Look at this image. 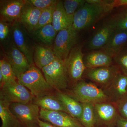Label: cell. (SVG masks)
I'll return each instance as SVG.
<instances>
[{
    "instance_id": "obj_20",
    "label": "cell",
    "mask_w": 127,
    "mask_h": 127,
    "mask_svg": "<svg viewBox=\"0 0 127 127\" xmlns=\"http://www.w3.org/2000/svg\"><path fill=\"white\" fill-rule=\"evenodd\" d=\"M58 32L52 24H49L36 29L32 34L36 40L42 43V45L51 47L54 44Z\"/></svg>"
},
{
    "instance_id": "obj_33",
    "label": "cell",
    "mask_w": 127,
    "mask_h": 127,
    "mask_svg": "<svg viewBox=\"0 0 127 127\" xmlns=\"http://www.w3.org/2000/svg\"><path fill=\"white\" fill-rule=\"evenodd\" d=\"M28 3L36 8L43 10L56 4L58 1L56 0H26Z\"/></svg>"
},
{
    "instance_id": "obj_37",
    "label": "cell",
    "mask_w": 127,
    "mask_h": 127,
    "mask_svg": "<svg viewBox=\"0 0 127 127\" xmlns=\"http://www.w3.org/2000/svg\"><path fill=\"white\" fill-rule=\"evenodd\" d=\"M118 127H127V119L120 118L117 121Z\"/></svg>"
},
{
    "instance_id": "obj_27",
    "label": "cell",
    "mask_w": 127,
    "mask_h": 127,
    "mask_svg": "<svg viewBox=\"0 0 127 127\" xmlns=\"http://www.w3.org/2000/svg\"><path fill=\"white\" fill-rule=\"evenodd\" d=\"M82 104V112L79 120L84 127H94L96 122L94 104L88 103Z\"/></svg>"
},
{
    "instance_id": "obj_19",
    "label": "cell",
    "mask_w": 127,
    "mask_h": 127,
    "mask_svg": "<svg viewBox=\"0 0 127 127\" xmlns=\"http://www.w3.org/2000/svg\"><path fill=\"white\" fill-rule=\"evenodd\" d=\"M97 120L103 123L111 122L117 117V111L115 107L111 103L105 102L94 104Z\"/></svg>"
},
{
    "instance_id": "obj_6",
    "label": "cell",
    "mask_w": 127,
    "mask_h": 127,
    "mask_svg": "<svg viewBox=\"0 0 127 127\" xmlns=\"http://www.w3.org/2000/svg\"><path fill=\"white\" fill-rule=\"evenodd\" d=\"M0 97L10 103L23 104L31 103L34 98L30 91L16 81L4 84L1 88Z\"/></svg>"
},
{
    "instance_id": "obj_24",
    "label": "cell",
    "mask_w": 127,
    "mask_h": 127,
    "mask_svg": "<svg viewBox=\"0 0 127 127\" xmlns=\"http://www.w3.org/2000/svg\"><path fill=\"white\" fill-rule=\"evenodd\" d=\"M118 7L104 23L114 30L127 31V6Z\"/></svg>"
},
{
    "instance_id": "obj_29",
    "label": "cell",
    "mask_w": 127,
    "mask_h": 127,
    "mask_svg": "<svg viewBox=\"0 0 127 127\" xmlns=\"http://www.w3.org/2000/svg\"><path fill=\"white\" fill-rule=\"evenodd\" d=\"M84 0H65L63 1L64 7L70 21L72 25L74 15L77 11L86 3Z\"/></svg>"
},
{
    "instance_id": "obj_17",
    "label": "cell",
    "mask_w": 127,
    "mask_h": 127,
    "mask_svg": "<svg viewBox=\"0 0 127 127\" xmlns=\"http://www.w3.org/2000/svg\"><path fill=\"white\" fill-rule=\"evenodd\" d=\"M114 31L104 23L89 40L87 44L88 49L92 51L102 49L107 43Z\"/></svg>"
},
{
    "instance_id": "obj_11",
    "label": "cell",
    "mask_w": 127,
    "mask_h": 127,
    "mask_svg": "<svg viewBox=\"0 0 127 127\" xmlns=\"http://www.w3.org/2000/svg\"><path fill=\"white\" fill-rule=\"evenodd\" d=\"M40 118L57 127H84L77 119L62 111H52L41 108Z\"/></svg>"
},
{
    "instance_id": "obj_16",
    "label": "cell",
    "mask_w": 127,
    "mask_h": 127,
    "mask_svg": "<svg viewBox=\"0 0 127 127\" xmlns=\"http://www.w3.org/2000/svg\"><path fill=\"white\" fill-rule=\"evenodd\" d=\"M127 45V31L114 30L106 45L101 50L114 58Z\"/></svg>"
},
{
    "instance_id": "obj_22",
    "label": "cell",
    "mask_w": 127,
    "mask_h": 127,
    "mask_svg": "<svg viewBox=\"0 0 127 127\" xmlns=\"http://www.w3.org/2000/svg\"><path fill=\"white\" fill-rule=\"evenodd\" d=\"M52 24L58 32L72 26L64 7L63 1L58 0L57 2Z\"/></svg>"
},
{
    "instance_id": "obj_4",
    "label": "cell",
    "mask_w": 127,
    "mask_h": 127,
    "mask_svg": "<svg viewBox=\"0 0 127 127\" xmlns=\"http://www.w3.org/2000/svg\"><path fill=\"white\" fill-rule=\"evenodd\" d=\"M75 98L81 103L93 104L105 102L108 98L106 93L95 84L84 81H79L74 89Z\"/></svg>"
},
{
    "instance_id": "obj_18",
    "label": "cell",
    "mask_w": 127,
    "mask_h": 127,
    "mask_svg": "<svg viewBox=\"0 0 127 127\" xmlns=\"http://www.w3.org/2000/svg\"><path fill=\"white\" fill-rule=\"evenodd\" d=\"M57 56L53 48L42 45L34 44L33 59L37 67L42 69L53 62Z\"/></svg>"
},
{
    "instance_id": "obj_28",
    "label": "cell",
    "mask_w": 127,
    "mask_h": 127,
    "mask_svg": "<svg viewBox=\"0 0 127 127\" xmlns=\"http://www.w3.org/2000/svg\"><path fill=\"white\" fill-rule=\"evenodd\" d=\"M0 71L2 73L3 80L0 84L1 88L5 83L16 81V77L11 66L5 58L0 61Z\"/></svg>"
},
{
    "instance_id": "obj_2",
    "label": "cell",
    "mask_w": 127,
    "mask_h": 127,
    "mask_svg": "<svg viewBox=\"0 0 127 127\" xmlns=\"http://www.w3.org/2000/svg\"><path fill=\"white\" fill-rule=\"evenodd\" d=\"M17 79L20 83L30 91L34 98L48 95L52 89L40 69L34 66L21 74Z\"/></svg>"
},
{
    "instance_id": "obj_14",
    "label": "cell",
    "mask_w": 127,
    "mask_h": 127,
    "mask_svg": "<svg viewBox=\"0 0 127 127\" xmlns=\"http://www.w3.org/2000/svg\"><path fill=\"white\" fill-rule=\"evenodd\" d=\"M42 11V10L36 8L26 1L18 22L27 31L32 33L37 27Z\"/></svg>"
},
{
    "instance_id": "obj_39",
    "label": "cell",
    "mask_w": 127,
    "mask_h": 127,
    "mask_svg": "<svg viewBox=\"0 0 127 127\" xmlns=\"http://www.w3.org/2000/svg\"></svg>"
},
{
    "instance_id": "obj_7",
    "label": "cell",
    "mask_w": 127,
    "mask_h": 127,
    "mask_svg": "<svg viewBox=\"0 0 127 127\" xmlns=\"http://www.w3.org/2000/svg\"><path fill=\"white\" fill-rule=\"evenodd\" d=\"M11 34L17 48L24 54L31 66H34V45L28 37L27 30L19 22L11 24Z\"/></svg>"
},
{
    "instance_id": "obj_36",
    "label": "cell",
    "mask_w": 127,
    "mask_h": 127,
    "mask_svg": "<svg viewBox=\"0 0 127 127\" xmlns=\"http://www.w3.org/2000/svg\"><path fill=\"white\" fill-rule=\"evenodd\" d=\"M113 5L114 8L116 7L127 6V0H115Z\"/></svg>"
},
{
    "instance_id": "obj_9",
    "label": "cell",
    "mask_w": 127,
    "mask_h": 127,
    "mask_svg": "<svg viewBox=\"0 0 127 127\" xmlns=\"http://www.w3.org/2000/svg\"><path fill=\"white\" fill-rule=\"evenodd\" d=\"M5 58L10 64L17 78L27 71L31 66L24 54L13 42L6 44Z\"/></svg>"
},
{
    "instance_id": "obj_15",
    "label": "cell",
    "mask_w": 127,
    "mask_h": 127,
    "mask_svg": "<svg viewBox=\"0 0 127 127\" xmlns=\"http://www.w3.org/2000/svg\"><path fill=\"white\" fill-rule=\"evenodd\" d=\"M113 58L103 50H95L84 55L83 61L86 68H98L112 65Z\"/></svg>"
},
{
    "instance_id": "obj_38",
    "label": "cell",
    "mask_w": 127,
    "mask_h": 127,
    "mask_svg": "<svg viewBox=\"0 0 127 127\" xmlns=\"http://www.w3.org/2000/svg\"><path fill=\"white\" fill-rule=\"evenodd\" d=\"M38 125L40 127H57L53 125L43 122L39 119L38 121Z\"/></svg>"
},
{
    "instance_id": "obj_35",
    "label": "cell",
    "mask_w": 127,
    "mask_h": 127,
    "mask_svg": "<svg viewBox=\"0 0 127 127\" xmlns=\"http://www.w3.org/2000/svg\"><path fill=\"white\" fill-rule=\"evenodd\" d=\"M88 3L101 6H112L113 7L114 0H86Z\"/></svg>"
},
{
    "instance_id": "obj_21",
    "label": "cell",
    "mask_w": 127,
    "mask_h": 127,
    "mask_svg": "<svg viewBox=\"0 0 127 127\" xmlns=\"http://www.w3.org/2000/svg\"><path fill=\"white\" fill-rule=\"evenodd\" d=\"M127 90V75L118 74L109 83L108 93L113 98L120 99L126 94Z\"/></svg>"
},
{
    "instance_id": "obj_34",
    "label": "cell",
    "mask_w": 127,
    "mask_h": 127,
    "mask_svg": "<svg viewBox=\"0 0 127 127\" xmlns=\"http://www.w3.org/2000/svg\"><path fill=\"white\" fill-rule=\"evenodd\" d=\"M118 107L119 112L123 118L127 119V98L121 99Z\"/></svg>"
},
{
    "instance_id": "obj_10",
    "label": "cell",
    "mask_w": 127,
    "mask_h": 127,
    "mask_svg": "<svg viewBox=\"0 0 127 127\" xmlns=\"http://www.w3.org/2000/svg\"><path fill=\"white\" fill-rule=\"evenodd\" d=\"M10 108L19 121L29 127L38 123L40 117L39 107L33 103L27 104L12 103H10Z\"/></svg>"
},
{
    "instance_id": "obj_12",
    "label": "cell",
    "mask_w": 127,
    "mask_h": 127,
    "mask_svg": "<svg viewBox=\"0 0 127 127\" xmlns=\"http://www.w3.org/2000/svg\"><path fill=\"white\" fill-rule=\"evenodd\" d=\"M25 0H0V20L10 24L19 21Z\"/></svg>"
},
{
    "instance_id": "obj_8",
    "label": "cell",
    "mask_w": 127,
    "mask_h": 127,
    "mask_svg": "<svg viewBox=\"0 0 127 127\" xmlns=\"http://www.w3.org/2000/svg\"><path fill=\"white\" fill-rule=\"evenodd\" d=\"M84 53L82 46L75 45L65 60L69 79L73 82H77L81 79L86 68L83 61Z\"/></svg>"
},
{
    "instance_id": "obj_32",
    "label": "cell",
    "mask_w": 127,
    "mask_h": 127,
    "mask_svg": "<svg viewBox=\"0 0 127 127\" xmlns=\"http://www.w3.org/2000/svg\"><path fill=\"white\" fill-rule=\"evenodd\" d=\"M10 33H11V25L0 20V40L1 43L6 44L8 41Z\"/></svg>"
},
{
    "instance_id": "obj_5",
    "label": "cell",
    "mask_w": 127,
    "mask_h": 127,
    "mask_svg": "<svg viewBox=\"0 0 127 127\" xmlns=\"http://www.w3.org/2000/svg\"><path fill=\"white\" fill-rule=\"evenodd\" d=\"M78 32L72 26L58 32L52 48L57 57L64 61L67 58L76 45Z\"/></svg>"
},
{
    "instance_id": "obj_26",
    "label": "cell",
    "mask_w": 127,
    "mask_h": 127,
    "mask_svg": "<svg viewBox=\"0 0 127 127\" xmlns=\"http://www.w3.org/2000/svg\"><path fill=\"white\" fill-rule=\"evenodd\" d=\"M10 104L5 100H0V117L2 121L1 127H12L20 123L11 111Z\"/></svg>"
},
{
    "instance_id": "obj_1",
    "label": "cell",
    "mask_w": 127,
    "mask_h": 127,
    "mask_svg": "<svg viewBox=\"0 0 127 127\" xmlns=\"http://www.w3.org/2000/svg\"><path fill=\"white\" fill-rule=\"evenodd\" d=\"M113 9L112 6H101L86 1L75 13L72 27L79 32L91 27Z\"/></svg>"
},
{
    "instance_id": "obj_31",
    "label": "cell",
    "mask_w": 127,
    "mask_h": 127,
    "mask_svg": "<svg viewBox=\"0 0 127 127\" xmlns=\"http://www.w3.org/2000/svg\"><path fill=\"white\" fill-rule=\"evenodd\" d=\"M113 58L123 71L124 74L127 75V45L121 50Z\"/></svg>"
},
{
    "instance_id": "obj_23",
    "label": "cell",
    "mask_w": 127,
    "mask_h": 127,
    "mask_svg": "<svg viewBox=\"0 0 127 127\" xmlns=\"http://www.w3.org/2000/svg\"><path fill=\"white\" fill-rule=\"evenodd\" d=\"M57 98L64 105L68 114L73 117L80 120L83 110L82 103H80L76 98L64 93H58Z\"/></svg>"
},
{
    "instance_id": "obj_3",
    "label": "cell",
    "mask_w": 127,
    "mask_h": 127,
    "mask_svg": "<svg viewBox=\"0 0 127 127\" xmlns=\"http://www.w3.org/2000/svg\"><path fill=\"white\" fill-rule=\"evenodd\" d=\"M41 70L47 82L52 88L61 90L67 87L69 78L65 61L57 57Z\"/></svg>"
},
{
    "instance_id": "obj_25",
    "label": "cell",
    "mask_w": 127,
    "mask_h": 127,
    "mask_svg": "<svg viewBox=\"0 0 127 127\" xmlns=\"http://www.w3.org/2000/svg\"><path fill=\"white\" fill-rule=\"evenodd\" d=\"M33 103L41 108L52 111H62L67 113L62 102L53 96L47 95L39 98H34Z\"/></svg>"
},
{
    "instance_id": "obj_30",
    "label": "cell",
    "mask_w": 127,
    "mask_h": 127,
    "mask_svg": "<svg viewBox=\"0 0 127 127\" xmlns=\"http://www.w3.org/2000/svg\"><path fill=\"white\" fill-rule=\"evenodd\" d=\"M56 4H56L42 10L36 29L48 24H52L53 13L56 8Z\"/></svg>"
},
{
    "instance_id": "obj_13",
    "label": "cell",
    "mask_w": 127,
    "mask_h": 127,
    "mask_svg": "<svg viewBox=\"0 0 127 127\" xmlns=\"http://www.w3.org/2000/svg\"><path fill=\"white\" fill-rule=\"evenodd\" d=\"M87 77L93 81L102 84H109L118 74L120 73L118 67L111 65L93 68H86Z\"/></svg>"
}]
</instances>
